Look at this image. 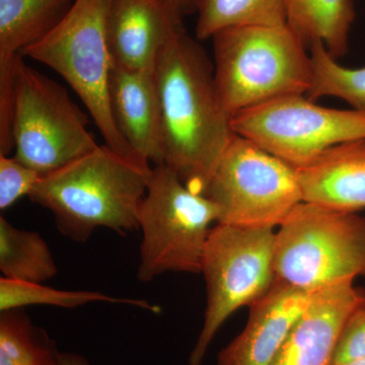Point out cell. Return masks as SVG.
Returning a JSON list of instances; mask_svg holds the SVG:
<instances>
[{
  "mask_svg": "<svg viewBox=\"0 0 365 365\" xmlns=\"http://www.w3.org/2000/svg\"><path fill=\"white\" fill-rule=\"evenodd\" d=\"M163 163L187 187L205 195L235 132L215 81V67L184 24L176 26L155 68Z\"/></svg>",
  "mask_w": 365,
  "mask_h": 365,
  "instance_id": "6da1fadb",
  "label": "cell"
},
{
  "mask_svg": "<svg viewBox=\"0 0 365 365\" xmlns=\"http://www.w3.org/2000/svg\"><path fill=\"white\" fill-rule=\"evenodd\" d=\"M151 170L105 144L41 177L28 197L73 241L86 242L101 227L126 234L138 230Z\"/></svg>",
  "mask_w": 365,
  "mask_h": 365,
  "instance_id": "7a4b0ae2",
  "label": "cell"
},
{
  "mask_svg": "<svg viewBox=\"0 0 365 365\" xmlns=\"http://www.w3.org/2000/svg\"><path fill=\"white\" fill-rule=\"evenodd\" d=\"M215 81L230 117L284 96L307 95L313 64L287 25L241 26L213 36Z\"/></svg>",
  "mask_w": 365,
  "mask_h": 365,
  "instance_id": "3957f363",
  "label": "cell"
},
{
  "mask_svg": "<svg viewBox=\"0 0 365 365\" xmlns=\"http://www.w3.org/2000/svg\"><path fill=\"white\" fill-rule=\"evenodd\" d=\"M276 279L314 292L365 277V218L302 201L276 232Z\"/></svg>",
  "mask_w": 365,
  "mask_h": 365,
  "instance_id": "277c9868",
  "label": "cell"
},
{
  "mask_svg": "<svg viewBox=\"0 0 365 365\" xmlns=\"http://www.w3.org/2000/svg\"><path fill=\"white\" fill-rule=\"evenodd\" d=\"M109 4L110 0H76L58 25L26 48L23 56L45 64L64 78L86 106L106 145L144 163L118 130L110 107L111 56L106 35Z\"/></svg>",
  "mask_w": 365,
  "mask_h": 365,
  "instance_id": "5b68a950",
  "label": "cell"
},
{
  "mask_svg": "<svg viewBox=\"0 0 365 365\" xmlns=\"http://www.w3.org/2000/svg\"><path fill=\"white\" fill-rule=\"evenodd\" d=\"M218 217L220 208L207 196L192 191L165 163L155 165L139 209L137 278L150 282L168 272L200 273Z\"/></svg>",
  "mask_w": 365,
  "mask_h": 365,
  "instance_id": "8992f818",
  "label": "cell"
},
{
  "mask_svg": "<svg viewBox=\"0 0 365 365\" xmlns=\"http://www.w3.org/2000/svg\"><path fill=\"white\" fill-rule=\"evenodd\" d=\"M275 237L269 227L216 223L211 228L200 272L206 285L205 314L190 365L202 364L213 338L235 312L270 292L276 281Z\"/></svg>",
  "mask_w": 365,
  "mask_h": 365,
  "instance_id": "52a82bcc",
  "label": "cell"
},
{
  "mask_svg": "<svg viewBox=\"0 0 365 365\" xmlns=\"http://www.w3.org/2000/svg\"><path fill=\"white\" fill-rule=\"evenodd\" d=\"M14 157L41 176L61 169L98 146L88 117L66 88L26 66L24 57L14 74Z\"/></svg>",
  "mask_w": 365,
  "mask_h": 365,
  "instance_id": "ba28073f",
  "label": "cell"
},
{
  "mask_svg": "<svg viewBox=\"0 0 365 365\" xmlns=\"http://www.w3.org/2000/svg\"><path fill=\"white\" fill-rule=\"evenodd\" d=\"M205 196L220 208L217 223L244 227H279L304 201L294 167L235 133Z\"/></svg>",
  "mask_w": 365,
  "mask_h": 365,
  "instance_id": "9c48e42d",
  "label": "cell"
},
{
  "mask_svg": "<svg viewBox=\"0 0 365 365\" xmlns=\"http://www.w3.org/2000/svg\"><path fill=\"white\" fill-rule=\"evenodd\" d=\"M232 128L299 169L334 146L365 139V110L332 109L289 95L237 113Z\"/></svg>",
  "mask_w": 365,
  "mask_h": 365,
  "instance_id": "30bf717a",
  "label": "cell"
},
{
  "mask_svg": "<svg viewBox=\"0 0 365 365\" xmlns=\"http://www.w3.org/2000/svg\"><path fill=\"white\" fill-rule=\"evenodd\" d=\"M365 307V290L344 280L317 290L300 313L272 365H333L346 324Z\"/></svg>",
  "mask_w": 365,
  "mask_h": 365,
  "instance_id": "8fae6325",
  "label": "cell"
},
{
  "mask_svg": "<svg viewBox=\"0 0 365 365\" xmlns=\"http://www.w3.org/2000/svg\"><path fill=\"white\" fill-rule=\"evenodd\" d=\"M76 0H0V153L11 155L14 74L26 48L39 42Z\"/></svg>",
  "mask_w": 365,
  "mask_h": 365,
  "instance_id": "7c38bea8",
  "label": "cell"
},
{
  "mask_svg": "<svg viewBox=\"0 0 365 365\" xmlns=\"http://www.w3.org/2000/svg\"><path fill=\"white\" fill-rule=\"evenodd\" d=\"M182 19L163 0H110L106 35L111 61L129 71L155 72L163 45Z\"/></svg>",
  "mask_w": 365,
  "mask_h": 365,
  "instance_id": "4fadbf2b",
  "label": "cell"
},
{
  "mask_svg": "<svg viewBox=\"0 0 365 365\" xmlns=\"http://www.w3.org/2000/svg\"><path fill=\"white\" fill-rule=\"evenodd\" d=\"M313 294L276 279L270 292L250 307L246 327L220 353L217 365H272Z\"/></svg>",
  "mask_w": 365,
  "mask_h": 365,
  "instance_id": "5bb4252c",
  "label": "cell"
},
{
  "mask_svg": "<svg viewBox=\"0 0 365 365\" xmlns=\"http://www.w3.org/2000/svg\"><path fill=\"white\" fill-rule=\"evenodd\" d=\"M109 101L113 119L144 163H163L160 106L155 72L129 71L111 61Z\"/></svg>",
  "mask_w": 365,
  "mask_h": 365,
  "instance_id": "9a60e30c",
  "label": "cell"
},
{
  "mask_svg": "<svg viewBox=\"0 0 365 365\" xmlns=\"http://www.w3.org/2000/svg\"><path fill=\"white\" fill-rule=\"evenodd\" d=\"M297 170L304 201L351 212L365 208V139L334 146Z\"/></svg>",
  "mask_w": 365,
  "mask_h": 365,
  "instance_id": "2e32d148",
  "label": "cell"
},
{
  "mask_svg": "<svg viewBox=\"0 0 365 365\" xmlns=\"http://www.w3.org/2000/svg\"><path fill=\"white\" fill-rule=\"evenodd\" d=\"M287 25L311 47L322 43L335 59L347 54L355 21L353 0H285Z\"/></svg>",
  "mask_w": 365,
  "mask_h": 365,
  "instance_id": "e0dca14e",
  "label": "cell"
},
{
  "mask_svg": "<svg viewBox=\"0 0 365 365\" xmlns=\"http://www.w3.org/2000/svg\"><path fill=\"white\" fill-rule=\"evenodd\" d=\"M0 271L9 279L43 283L55 277L58 267L40 234L19 230L1 216Z\"/></svg>",
  "mask_w": 365,
  "mask_h": 365,
  "instance_id": "ac0fdd59",
  "label": "cell"
},
{
  "mask_svg": "<svg viewBox=\"0 0 365 365\" xmlns=\"http://www.w3.org/2000/svg\"><path fill=\"white\" fill-rule=\"evenodd\" d=\"M197 14L199 41L232 26L287 25L285 0H197Z\"/></svg>",
  "mask_w": 365,
  "mask_h": 365,
  "instance_id": "d6986e66",
  "label": "cell"
},
{
  "mask_svg": "<svg viewBox=\"0 0 365 365\" xmlns=\"http://www.w3.org/2000/svg\"><path fill=\"white\" fill-rule=\"evenodd\" d=\"M93 302L128 304L160 314V307L148 300L124 299L90 290H61L43 285L42 283L26 282L0 278V312L21 309L30 306H52L76 309Z\"/></svg>",
  "mask_w": 365,
  "mask_h": 365,
  "instance_id": "ffe728a7",
  "label": "cell"
},
{
  "mask_svg": "<svg viewBox=\"0 0 365 365\" xmlns=\"http://www.w3.org/2000/svg\"><path fill=\"white\" fill-rule=\"evenodd\" d=\"M60 352L20 309L0 317V365H59Z\"/></svg>",
  "mask_w": 365,
  "mask_h": 365,
  "instance_id": "44dd1931",
  "label": "cell"
},
{
  "mask_svg": "<svg viewBox=\"0 0 365 365\" xmlns=\"http://www.w3.org/2000/svg\"><path fill=\"white\" fill-rule=\"evenodd\" d=\"M313 83L307 97L312 101L333 97L344 101L352 109L365 110V66L348 68L327 51L322 43L309 47Z\"/></svg>",
  "mask_w": 365,
  "mask_h": 365,
  "instance_id": "7402d4cb",
  "label": "cell"
},
{
  "mask_svg": "<svg viewBox=\"0 0 365 365\" xmlns=\"http://www.w3.org/2000/svg\"><path fill=\"white\" fill-rule=\"evenodd\" d=\"M41 177L16 157L0 155V209L6 210L21 197L30 195Z\"/></svg>",
  "mask_w": 365,
  "mask_h": 365,
  "instance_id": "603a6c76",
  "label": "cell"
},
{
  "mask_svg": "<svg viewBox=\"0 0 365 365\" xmlns=\"http://www.w3.org/2000/svg\"><path fill=\"white\" fill-rule=\"evenodd\" d=\"M356 359H365V307L355 312L346 324L334 364Z\"/></svg>",
  "mask_w": 365,
  "mask_h": 365,
  "instance_id": "cb8c5ba5",
  "label": "cell"
},
{
  "mask_svg": "<svg viewBox=\"0 0 365 365\" xmlns=\"http://www.w3.org/2000/svg\"><path fill=\"white\" fill-rule=\"evenodd\" d=\"M176 9L182 16L197 13V0H163Z\"/></svg>",
  "mask_w": 365,
  "mask_h": 365,
  "instance_id": "d4e9b609",
  "label": "cell"
},
{
  "mask_svg": "<svg viewBox=\"0 0 365 365\" xmlns=\"http://www.w3.org/2000/svg\"><path fill=\"white\" fill-rule=\"evenodd\" d=\"M59 365H91L90 362L81 356L72 352H60Z\"/></svg>",
  "mask_w": 365,
  "mask_h": 365,
  "instance_id": "484cf974",
  "label": "cell"
},
{
  "mask_svg": "<svg viewBox=\"0 0 365 365\" xmlns=\"http://www.w3.org/2000/svg\"><path fill=\"white\" fill-rule=\"evenodd\" d=\"M334 365H365V359L347 360V361L340 362V364Z\"/></svg>",
  "mask_w": 365,
  "mask_h": 365,
  "instance_id": "4316f807",
  "label": "cell"
}]
</instances>
